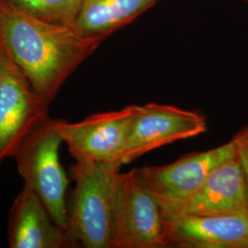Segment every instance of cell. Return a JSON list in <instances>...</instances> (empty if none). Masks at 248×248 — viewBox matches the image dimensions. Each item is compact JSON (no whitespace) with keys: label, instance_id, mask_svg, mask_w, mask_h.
Returning <instances> with one entry per match:
<instances>
[{"label":"cell","instance_id":"cell-7","mask_svg":"<svg viewBox=\"0 0 248 248\" xmlns=\"http://www.w3.org/2000/svg\"><path fill=\"white\" fill-rule=\"evenodd\" d=\"M207 129L205 117L196 111L158 103L137 105L121 164L127 165L171 142L201 135Z\"/></svg>","mask_w":248,"mask_h":248},{"label":"cell","instance_id":"cell-1","mask_svg":"<svg viewBox=\"0 0 248 248\" xmlns=\"http://www.w3.org/2000/svg\"><path fill=\"white\" fill-rule=\"evenodd\" d=\"M0 36L12 61L50 104L69 76L100 44L83 38L73 27L33 18L2 0Z\"/></svg>","mask_w":248,"mask_h":248},{"label":"cell","instance_id":"cell-15","mask_svg":"<svg viewBox=\"0 0 248 248\" xmlns=\"http://www.w3.org/2000/svg\"><path fill=\"white\" fill-rule=\"evenodd\" d=\"M0 44H1V36H0Z\"/></svg>","mask_w":248,"mask_h":248},{"label":"cell","instance_id":"cell-10","mask_svg":"<svg viewBox=\"0 0 248 248\" xmlns=\"http://www.w3.org/2000/svg\"><path fill=\"white\" fill-rule=\"evenodd\" d=\"M163 211L176 214L248 213V182L237 154L213 169L192 195Z\"/></svg>","mask_w":248,"mask_h":248},{"label":"cell","instance_id":"cell-6","mask_svg":"<svg viewBox=\"0 0 248 248\" xmlns=\"http://www.w3.org/2000/svg\"><path fill=\"white\" fill-rule=\"evenodd\" d=\"M137 105L93 114L78 123L52 119L76 161L121 164Z\"/></svg>","mask_w":248,"mask_h":248},{"label":"cell","instance_id":"cell-11","mask_svg":"<svg viewBox=\"0 0 248 248\" xmlns=\"http://www.w3.org/2000/svg\"><path fill=\"white\" fill-rule=\"evenodd\" d=\"M8 241L11 248H70L78 247L60 227L35 193L23 186L9 213Z\"/></svg>","mask_w":248,"mask_h":248},{"label":"cell","instance_id":"cell-16","mask_svg":"<svg viewBox=\"0 0 248 248\" xmlns=\"http://www.w3.org/2000/svg\"><path fill=\"white\" fill-rule=\"evenodd\" d=\"M247 1H248V0H247Z\"/></svg>","mask_w":248,"mask_h":248},{"label":"cell","instance_id":"cell-14","mask_svg":"<svg viewBox=\"0 0 248 248\" xmlns=\"http://www.w3.org/2000/svg\"><path fill=\"white\" fill-rule=\"evenodd\" d=\"M232 141L235 145L237 156L245 171L248 187V124L233 136Z\"/></svg>","mask_w":248,"mask_h":248},{"label":"cell","instance_id":"cell-4","mask_svg":"<svg viewBox=\"0 0 248 248\" xmlns=\"http://www.w3.org/2000/svg\"><path fill=\"white\" fill-rule=\"evenodd\" d=\"M168 248L165 214L142 183L137 169L121 173L111 248Z\"/></svg>","mask_w":248,"mask_h":248},{"label":"cell","instance_id":"cell-8","mask_svg":"<svg viewBox=\"0 0 248 248\" xmlns=\"http://www.w3.org/2000/svg\"><path fill=\"white\" fill-rule=\"evenodd\" d=\"M236 155L233 142L211 150L193 153L166 166L137 169L142 183L155 196L163 210L192 195L204 180L223 162Z\"/></svg>","mask_w":248,"mask_h":248},{"label":"cell","instance_id":"cell-5","mask_svg":"<svg viewBox=\"0 0 248 248\" xmlns=\"http://www.w3.org/2000/svg\"><path fill=\"white\" fill-rule=\"evenodd\" d=\"M40 96L0 44V165L13 157L27 136L48 117Z\"/></svg>","mask_w":248,"mask_h":248},{"label":"cell","instance_id":"cell-2","mask_svg":"<svg viewBox=\"0 0 248 248\" xmlns=\"http://www.w3.org/2000/svg\"><path fill=\"white\" fill-rule=\"evenodd\" d=\"M121 165L77 161L75 187L67 205V232L87 248H111Z\"/></svg>","mask_w":248,"mask_h":248},{"label":"cell","instance_id":"cell-12","mask_svg":"<svg viewBox=\"0 0 248 248\" xmlns=\"http://www.w3.org/2000/svg\"><path fill=\"white\" fill-rule=\"evenodd\" d=\"M157 0H82L73 28L85 39L101 41L132 21Z\"/></svg>","mask_w":248,"mask_h":248},{"label":"cell","instance_id":"cell-13","mask_svg":"<svg viewBox=\"0 0 248 248\" xmlns=\"http://www.w3.org/2000/svg\"><path fill=\"white\" fill-rule=\"evenodd\" d=\"M33 18L50 23L74 26L82 0H2Z\"/></svg>","mask_w":248,"mask_h":248},{"label":"cell","instance_id":"cell-3","mask_svg":"<svg viewBox=\"0 0 248 248\" xmlns=\"http://www.w3.org/2000/svg\"><path fill=\"white\" fill-rule=\"evenodd\" d=\"M62 142L48 116L27 136L13 157L24 185L39 197L54 222L67 231L69 181L60 162Z\"/></svg>","mask_w":248,"mask_h":248},{"label":"cell","instance_id":"cell-9","mask_svg":"<svg viewBox=\"0 0 248 248\" xmlns=\"http://www.w3.org/2000/svg\"><path fill=\"white\" fill-rule=\"evenodd\" d=\"M164 214L168 248H248V213Z\"/></svg>","mask_w":248,"mask_h":248}]
</instances>
